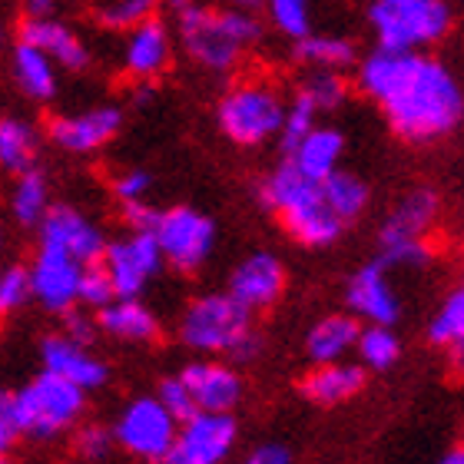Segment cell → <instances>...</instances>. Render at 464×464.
<instances>
[{
    "instance_id": "13",
    "label": "cell",
    "mask_w": 464,
    "mask_h": 464,
    "mask_svg": "<svg viewBox=\"0 0 464 464\" xmlns=\"http://www.w3.org/2000/svg\"><path fill=\"white\" fill-rule=\"evenodd\" d=\"M123 126V113L120 107H90L80 113H63L47 120V136L50 143L67 150V153L87 156L100 146H107Z\"/></svg>"
},
{
    "instance_id": "47",
    "label": "cell",
    "mask_w": 464,
    "mask_h": 464,
    "mask_svg": "<svg viewBox=\"0 0 464 464\" xmlns=\"http://www.w3.org/2000/svg\"><path fill=\"white\" fill-rule=\"evenodd\" d=\"M153 100V83H136L133 87V103L140 107V103H150Z\"/></svg>"
},
{
    "instance_id": "46",
    "label": "cell",
    "mask_w": 464,
    "mask_h": 464,
    "mask_svg": "<svg viewBox=\"0 0 464 464\" xmlns=\"http://www.w3.org/2000/svg\"><path fill=\"white\" fill-rule=\"evenodd\" d=\"M44 17H53V4L50 0H30V4H24V20H44Z\"/></svg>"
},
{
    "instance_id": "50",
    "label": "cell",
    "mask_w": 464,
    "mask_h": 464,
    "mask_svg": "<svg viewBox=\"0 0 464 464\" xmlns=\"http://www.w3.org/2000/svg\"><path fill=\"white\" fill-rule=\"evenodd\" d=\"M0 249H4V223H0Z\"/></svg>"
},
{
    "instance_id": "15",
    "label": "cell",
    "mask_w": 464,
    "mask_h": 464,
    "mask_svg": "<svg viewBox=\"0 0 464 464\" xmlns=\"http://www.w3.org/2000/svg\"><path fill=\"white\" fill-rule=\"evenodd\" d=\"M348 315L355 322H368L375 329H392L398 322V295L378 262H368L345 285Z\"/></svg>"
},
{
    "instance_id": "43",
    "label": "cell",
    "mask_w": 464,
    "mask_h": 464,
    "mask_svg": "<svg viewBox=\"0 0 464 464\" xmlns=\"http://www.w3.org/2000/svg\"><path fill=\"white\" fill-rule=\"evenodd\" d=\"M20 428L17 415H14V395L10 392H0V458L10 455V448L17 445Z\"/></svg>"
},
{
    "instance_id": "35",
    "label": "cell",
    "mask_w": 464,
    "mask_h": 464,
    "mask_svg": "<svg viewBox=\"0 0 464 464\" xmlns=\"http://www.w3.org/2000/svg\"><path fill=\"white\" fill-rule=\"evenodd\" d=\"M269 20L272 27L279 30L282 37H289L292 44H299V40H305L312 34L309 4H302V0H272Z\"/></svg>"
},
{
    "instance_id": "9",
    "label": "cell",
    "mask_w": 464,
    "mask_h": 464,
    "mask_svg": "<svg viewBox=\"0 0 464 464\" xmlns=\"http://www.w3.org/2000/svg\"><path fill=\"white\" fill-rule=\"evenodd\" d=\"M176 421L169 418L160 401L153 395L150 398H133L130 405L120 411L113 431V445H120L126 455L140 458L146 464H163V458L169 455L176 438Z\"/></svg>"
},
{
    "instance_id": "36",
    "label": "cell",
    "mask_w": 464,
    "mask_h": 464,
    "mask_svg": "<svg viewBox=\"0 0 464 464\" xmlns=\"http://www.w3.org/2000/svg\"><path fill=\"white\" fill-rule=\"evenodd\" d=\"M150 17H153V4L150 0H113V4L97 7L100 27L120 30V34H130V30H136Z\"/></svg>"
},
{
    "instance_id": "38",
    "label": "cell",
    "mask_w": 464,
    "mask_h": 464,
    "mask_svg": "<svg viewBox=\"0 0 464 464\" xmlns=\"http://www.w3.org/2000/svg\"><path fill=\"white\" fill-rule=\"evenodd\" d=\"M30 299L34 295H30L27 266H7V269H0V319L20 312Z\"/></svg>"
},
{
    "instance_id": "25",
    "label": "cell",
    "mask_w": 464,
    "mask_h": 464,
    "mask_svg": "<svg viewBox=\"0 0 464 464\" xmlns=\"http://www.w3.org/2000/svg\"><path fill=\"white\" fill-rule=\"evenodd\" d=\"M428 339L448 355L451 372L464 378V279L448 292V299L435 312V319L428 325Z\"/></svg>"
},
{
    "instance_id": "17",
    "label": "cell",
    "mask_w": 464,
    "mask_h": 464,
    "mask_svg": "<svg viewBox=\"0 0 464 464\" xmlns=\"http://www.w3.org/2000/svg\"><path fill=\"white\" fill-rule=\"evenodd\" d=\"M169 60H173V30L156 14L126 34L123 70L136 83H153L160 73L169 70Z\"/></svg>"
},
{
    "instance_id": "23",
    "label": "cell",
    "mask_w": 464,
    "mask_h": 464,
    "mask_svg": "<svg viewBox=\"0 0 464 464\" xmlns=\"http://www.w3.org/2000/svg\"><path fill=\"white\" fill-rule=\"evenodd\" d=\"M302 395L312 405H342L355 398L365 388V368L355 362H339V365H315L309 375L299 382Z\"/></svg>"
},
{
    "instance_id": "2",
    "label": "cell",
    "mask_w": 464,
    "mask_h": 464,
    "mask_svg": "<svg viewBox=\"0 0 464 464\" xmlns=\"http://www.w3.org/2000/svg\"><path fill=\"white\" fill-rule=\"evenodd\" d=\"M262 20L242 7H203V4H179L176 7V34L183 50L213 73H229L242 53L262 40Z\"/></svg>"
},
{
    "instance_id": "51",
    "label": "cell",
    "mask_w": 464,
    "mask_h": 464,
    "mask_svg": "<svg viewBox=\"0 0 464 464\" xmlns=\"http://www.w3.org/2000/svg\"><path fill=\"white\" fill-rule=\"evenodd\" d=\"M0 464H14V461H7V458H0Z\"/></svg>"
},
{
    "instance_id": "27",
    "label": "cell",
    "mask_w": 464,
    "mask_h": 464,
    "mask_svg": "<svg viewBox=\"0 0 464 464\" xmlns=\"http://www.w3.org/2000/svg\"><path fill=\"white\" fill-rule=\"evenodd\" d=\"M40 160V133L37 126L20 120V116H4L0 120V166L14 176H24L37 169Z\"/></svg>"
},
{
    "instance_id": "26",
    "label": "cell",
    "mask_w": 464,
    "mask_h": 464,
    "mask_svg": "<svg viewBox=\"0 0 464 464\" xmlns=\"http://www.w3.org/2000/svg\"><path fill=\"white\" fill-rule=\"evenodd\" d=\"M100 332H107L110 339L120 342H153L160 339V319L150 305L140 299H116L107 309L97 312Z\"/></svg>"
},
{
    "instance_id": "33",
    "label": "cell",
    "mask_w": 464,
    "mask_h": 464,
    "mask_svg": "<svg viewBox=\"0 0 464 464\" xmlns=\"http://www.w3.org/2000/svg\"><path fill=\"white\" fill-rule=\"evenodd\" d=\"M299 93L309 97V103L315 107V113L322 110H339L352 93V83L345 80V73H332V70H312Z\"/></svg>"
},
{
    "instance_id": "6",
    "label": "cell",
    "mask_w": 464,
    "mask_h": 464,
    "mask_svg": "<svg viewBox=\"0 0 464 464\" xmlns=\"http://www.w3.org/2000/svg\"><path fill=\"white\" fill-rule=\"evenodd\" d=\"M83 411H87V395L47 372H40L34 382L14 392V415H17L20 435L34 441H50L77 428Z\"/></svg>"
},
{
    "instance_id": "12",
    "label": "cell",
    "mask_w": 464,
    "mask_h": 464,
    "mask_svg": "<svg viewBox=\"0 0 464 464\" xmlns=\"http://www.w3.org/2000/svg\"><path fill=\"white\" fill-rule=\"evenodd\" d=\"M236 418L232 415H206L196 411L189 421L176 428L173 448L163 464H223L236 445Z\"/></svg>"
},
{
    "instance_id": "44",
    "label": "cell",
    "mask_w": 464,
    "mask_h": 464,
    "mask_svg": "<svg viewBox=\"0 0 464 464\" xmlns=\"http://www.w3.org/2000/svg\"><path fill=\"white\" fill-rule=\"evenodd\" d=\"M120 213H123V223L130 226V232H153L156 219H160V209L150 203H123Z\"/></svg>"
},
{
    "instance_id": "3",
    "label": "cell",
    "mask_w": 464,
    "mask_h": 464,
    "mask_svg": "<svg viewBox=\"0 0 464 464\" xmlns=\"http://www.w3.org/2000/svg\"><path fill=\"white\" fill-rule=\"evenodd\" d=\"M259 203L279 216L292 239L309 249H325L345 232V223L322 199L319 183H309L285 160L259 183Z\"/></svg>"
},
{
    "instance_id": "18",
    "label": "cell",
    "mask_w": 464,
    "mask_h": 464,
    "mask_svg": "<svg viewBox=\"0 0 464 464\" xmlns=\"http://www.w3.org/2000/svg\"><path fill=\"white\" fill-rule=\"evenodd\" d=\"M183 385L196 401V411L206 415H232L242 401V378L226 362H193L179 372Z\"/></svg>"
},
{
    "instance_id": "8",
    "label": "cell",
    "mask_w": 464,
    "mask_h": 464,
    "mask_svg": "<svg viewBox=\"0 0 464 464\" xmlns=\"http://www.w3.org/2000/svg\"><path fill=\"white\" fill-rule=\"evenodd\" d=\"M153 239L163 262H169L176 272H196L213 256L216 223L193 206H173V209H160Z\"/></svg>"
},
{
    "instance_id": "7",
    "label": "cell",
    "mask_w": 464,
    "mask_h": 464,
    "mask_svg": "<svg viewBox=\"0 0 464 464\" xmlns=\"http://www.w3.org/2000/svg\"><path fill=\"white\" fill-rule=\"evenodd\" d=\"M216 120L236 146H262L266 140L279 136L285 103L279 90L266 80H242L223 93L216 107Z\"/></svg>"
},
{
    "instance_id": "28",
    "label": "cell",
    "mask_w": 464,
    "mask_h": 464,
    "mask_svg": "<svg viewBox=\"0 0 464 464\" xmlns=\"http://www.w3.org/2000/svg\"><path fill=\"white\" fill-rule=\"evenodd\" d=\"M10 70H14L17 87L24 90V97L40 100V103L57 97V67L40 50L27 47V44H14Z\"/></svg>"
},
{
    "instance_id": "10",
    "label": "cell",
    "mask_w": 464,
    "mask_h": 464,
    "mask_svg": "<svg viewBox=\"0 0 464 464\" xmlns=\"http://www.w3.org/2000/svg\"><path fill=\"white\" fill-rule=\"evenodd\" d=\"M100 266L113 282L116 299H140L156 272L163 269V256L153 232H130L123 239L107 242Z\"/></svg>"
},
{
    "instance_id": "40",
    "label": "cell",
    "mask_w": 464,
    "mask_h": 464,
    "mask_svg": "<svg viewBox=\"0 0 464 464\" xmlns=\"http://www.w3.org/2000/svg\"><path fill=\"white\" fill-rule=\"evenodd\" d=\"M73 451L80 461H100L113 451V431L107 425H80L73 435Z\"/></svg>"
},
{
    "instance_id": "39",
    "label": "cell",
    "mask_w": 464,
    "mask_h": 464,
    "mask_svg": "<svg viewBox=\"0 0 464 464\" xmlns=\"http://www.w3.org/2000/svg\"><path fill=\"white\" fill-rule=\"evenodd\" d=\"M153 398L166 408V411H169V418H173L176 425H183V421H189V418L196 415V401H193L189 388L183 385V378H179V375L163 378Z\"/></svg>"
},
{
    "instance_id": "48",
    "label": "cell",
    "mask_w": 464,
    "mask_h": 464,
    "mask_svg": "<svg viewBox=\"0 0 464 464\" xmlns=\"http://www.w3.org/2000/svg\"><path fill=\"white\" fill-rule=\"evenodd\" d=\"M438 464H464V448H455V451H448L445 458Z\"/></svg>"
},
{
    "instance_id": "32",
    "label": "cell",
    "mask_w": 464,
    "mask_h": 464,
    "mask_svg": "<svg viewBox=\"0 0 464 464\" xmlns=\"http://www.w3.org/2000/svg\"><path fill=\"white\" fill-rule=\"evenodd\" d=\"M358 358H362V368H375V372H385L398 362L401 355V342L392 329H368L358 332V345H355Z\"/></svg>"
},
{
    "instance_id": "16",
    "label": "cell",
    "mask_w": 464,
    "mask_h": 464,
    "mask_svg": "<svg viewBox=\"0 0 464 464\" xmlns=\"http://www.w3.org/2000/svg\"><path fill=\"white\" fill-rule=\"evenodd\" d=\"M30 272V295L44 305L47 312H70L77 305V285L83 266H77L73 259L60 256L53 249H40L34 256V262L27 266Z\"/></svg>"
},
{
    "instance_id": "37",
    "label": "cell",
    "mask_w": 464,
    "mask_h": 464,
    "mask_svg": "<svg viewBox=\"0 0 464 464\" xmlns=\"http://www.w3.org/2000/svg\"><path fill=\"white\" fill-rule=\"evenodd\" d=\"M110 302H116V292H113V282H110L107 269H103L100 262L83 266V272H80V285H77V309L103 312Z\"/></svg>"
},
{
    "instance_id": "11",
    "label": "cell",
    "mask_w": 464,
    "mask_h": 464,
    "mask_svg": "<svg viewBox=\"0 0 464 464\" xmlns=\"http://www.w3.org/2000/svg\"><path fill=\"white\" fill-rule=\"evenodd\" d=\"M37 232L40 249L60 252V256L73 259L77 266H93V262L103 259V249H107V239H103L100 226L87 213H80L77 206L67 203L50 206Z\"/></svg>"
},
{
    "instance_id": "34",
    "label": "cell",
    "mask_w": 464,
    "mask_h": 464,
    "mask_svg": "<svg viewBox=\"0 0 464 464\" xmlns=\"http://www.w3.org/2000/svg\"><path fill=\"white\" fill-rule=\"evenodd\" d=\"M315 116L319 113H315V107L309 103L305 93H295V97H292V103L285 107L282 130H279V146H282V156H285V160H289L292 150L315 130Z\"/></svg>"
},
{
    "instance_id": "20",
    "label": "cell",
    "mask_w": 464,
    "mask_h": 464,
    "mask_svg": "<svg viewBox=\"0 0 464 464\" xmlns=\"http://www.w3.org/2000/svg\"><path fill=\"white\" fill-rule=\"evenodd\" d=\"M17 44H27V47L40 50L44 57L53 63V67H63V70H80L90 67V47L83 44L77 30L63 24L60 17H44V20H24L17 30Z\"/></svg>"
},
{
    "instance_id": "1",
    "label": "cell",
    "mask_w": 464,
    "mask_h": 464,
    "mask_svg": "<svg viewBox=\"0 0 464 464\" xmlns=\"http://www.w3.org/2000/svg\"><path fill=\"white\" fill-rule=\"evenodd\" d=\"M355 83L405 143L441 140L464 120L461 83L431 53L375 50L358 63Z\"/></svg>"
},
{
    "instance_id": "42",
    "label": "cell",
    "mask_w": 464,
    "mask_h": 464,
    "mask_svg": "<svg viewBox=\"0 0 464 464\" xmlns=\"http://www.w3.org/2000/svg\"><path fill=\"white\" fill-rule=\"evenodd\" d=\"M150 186H153V179H150L146 169H126L123 176H116L113 179V193H116V199H120V206L123 203H146Z\"/></svg>"
},
{
    "instance_id": "45",
    "label": "cell",
    "mask_w": 464,
    "mask_h": 464,
    "mask_svg": "<svg viewBox=\"0 0 464 464\" xmlns=\"http://www.w3.org/2000/svg\"><path fill=\"white\" fill-rule=\"evenodd\" d=\"M242 464H292V455H289V448H282V445H262Z\"/></svg>"
},
{
    "instance_id": "22",
    "label": "cell",
    "mask_w": 464,
    "mask_h": 464,
    "mask_svg": "<svg viewBox=\"0 0 464 464\" xmlns=\"http://www.w3.org/2000/svg\"><path fill=\"white\" fill-rule=\"evenodd\" d=\"M342 153H345V136L332 126H315L302 140L285 163L295 166V173L305 176L309 183H325L332 173H339Z\"/></svg>"
},
{
    "instance_id": "31",
    "label": "cell",
    "mask_w": 464,
    "mask_h": 464,
    "mask_svg": "<svg viewBox=\"0 0 464 464\" xmlns=\"http://www.w3.org/2000/svg\"><path fill=\"white\" fill-rule=\"evenodd\" d=\"M322 189V199L329 203V209L339 216L342 223H355L358 216L365 213L368 206V186L365 179H358L355 173H348V169H339V173H332L325 183H319Z\"/></svg>"
},
{
    "instance_id": "21",
    "label": "cell",
    "mask_w": 464,
    "mask_h": 464,
    "mask_svg": "<svg viewBox=\"0 0 464 464\" xmlns=\"http://www.w3.org/2000/svg\"><path fill=\"white\" fill-rule=\"evenodd\" d=\"M438 193L435 189H411V193L401 199V203L388 213V219L382 223V232H378V249H398V246H408V242H425L431 226L438 219Z\"/></svg>"
},
{
    "instance_id": "29",
    "label": "cell",
    "mask_w": 464,
    "mask_h": 464,
    "mask_svg": "<svg viewBox=\"0 0 464 464\" xmlns=\"http://www.w3.org/2000/svg\"><path fill=\"white\" fill-rule=\"evenodd\" d=\"M295 57L309 63L312 70H332V73H345L348 67L358 63V50L348 37L339 34H309L305 40L295 44Z\"/></svg>"
},
{
    "instance_id": "5",
    "label": "cell",
    "mask_w": 464,
    "mask_h": 464,
    "mask_svg": "<svg viewBox=\"0 0 464 464\" xmlns=\"http://www.w3.org/2000/svg\"><path fill=\"white\" fill-rule=\"evenodd\" d=\"M378 50L425 53L451 30V7L441 0H375L368 7Z\"/></svg>"
},
{
    "instance_id": "24",
    "label": "cell",
    "mask_w": 464,
    "mask_h": 464,
    "mask_svg": "<svg viewBox=\"0 0 464 464\" xmlns=\"http://www.w3.org/2000/svg\"><path fill=\"white\" fill-rule=\"evenodd\" d=\"M358 332L362 325L352 315H325L305 335V355L312 358V365H339L355 352Z\"/></svg>"
},
{
    "instance_id": "4",
    "label": "cell",
    "mask_w": 464,
    "mask_h": 464,
    "mask_svg": "<svg viewBox=\"0 0 464 464\" xmlns=\"http://www.w3.org/2000/svg\"><path fill=\"white\" fill-rule=\"evenodd\" d=\"M179 339L193 352L229 355L232 362H252L262 352V335L252 329V315L226 292H209L186 305Z\"/></svg>"
},
{
    "instance_id": "30",
    "label": "cell",
    "mask_w": 464,
    "mask_h": 464,
    "mask_svg": "<svg viewBox=\"0 0 464 464\" xmlns=\"http://www.w3.org/2000/svg\"><path fill=\"white\" fill-rule=\"evenodd\" d=\"M47 209H50L47 176L40 173V169H30V173L17 176V183L10 189V216H14V223L24 226V229H37L44 223Z\"/></svg>"
},
{
    "instance_id": "19",
    "label": "cell",
    "mask_w": 464,
    "mask_h": 464,
    "mask_svg": "<svg viewBox=\"0 0 464 464\" xmlns=\"http://www.w3.org/2000/svg\"><path fill=\"white\" fill-rule=\"evenodd\" d=\"M40 358H44V372L47 375L63 378L67 385L80 388L83 395L93 388H103L110 378V368L103 358H97L90 348L73 345L63 335H47L40 342Z\"/></svg>"
},
{
    "instance_id": "49",
    "label": "cell",
    "mask_w": 464,
    "mask_h": 464,
    "mask_svg": "<svg viewBox=\"0 0 464 464\" xmlns=\"http://www.w3.org/2000/svg\"><path fill=\"white\" fill-rule=\"evenodd\" d=\"M4 40H7V30H4V24H0V50H4Z\"/></svg>"
},
{
    "instance_id": "41",
    "label": "cell",
    "mask_w": 464,
    "mask_h": 464,
    "mask_svg": "<svg viewBox=\"0 0 464 464\" xmlns=\"http://www.w3.org/2000/svg\"><path fill=\"white\" fill-rule=\"evenodd\" d=\"M60 335H63V339H70L73 345L90 348L93 342H97L100 325L87 309H77V305H73L70 312H63V332H60Z\"/></svg>"
},
{
    "instance_id": "14",
    "label": "cell",
    "mask_w": 464,
    "mask_h": 464,
    "mask_svg": "<svg viewBox=\"0 0 464 464\" xmlns=\"http://www.w3.org/2000/svg\"><path fill=\"white\" fill-rule=\"evenodd\" d=\"M282 292H285V266L272 252H252L232 269L226 295L252 315L272 309Z\"/></svg>"
}]
</instances>
